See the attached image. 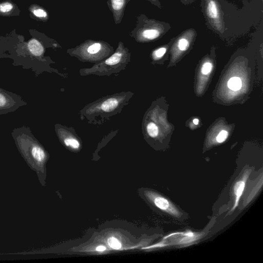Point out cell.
Here are the masks:
<instances>
[{"label":"cell","instance_id":"cell-14","mask_svg":"<svg viewBox=\"0 0 263 263\" xmlns=\"http://www.w3.org/2000/svg\"><path fill=\"white\" fill-rule=\"evenodd\" d=\"M145 130L146 134L152 138L156 137L158 135V128L154 122H150L146 124Z\"/></svg>","mask_w":263,"mask_h":263},{"label":"cell","instance_id":"cell-24","mask_svg":"<svg viewBox=\"0 0 263 263\" xmlns=\"http://www.w3.org/2000/svg\"><path fill=\"white\" fill-rule=\"evenodd\" d=\"M261 1H262V0H261Z\"/></svg>","mask_w":263,"mask_h":263},{"label":"cell","instance_id":"cell-3","mask_svg":"<svg viewBox=\"0 0 263 263\" xmlns=\"http://www.w3.org/2000/svg\"><path fill=\"white\" fill-rule=\"evenodd\" d=\"M131 53L123 43L120 41L113 53L99 63L95 64L90 68H83L79 70L81 76L96 75L110 76L125 69L130 62Z\"/></svg>","mask_w":263,"mask_h":263},{"label":"cell","instance_id":"cell-5","mask_svg":"<svg viewBox=\"0 0 263 263\" xmlns=\"http://www.w3.org/2000/svg\"><path fill=\"white\" fill-rule=\"evenodd\" d=\"M136 18L135 27L129 32V35L138 43L156 41L164 35L171 28L168 23L149 18L144 14L138 15Z\"/></svg>","mask_w":263,"mask_h":263},{"label":"cell","instance_id":"cell-15","mask_svg":"<svg viewBox=\"0 0 263 263\" xmlns=\"http://www.w3.org/2000/svg\"><path fill=\"white\" fill-rule=\"evenodd\" d=\"M241 81L239 78L233 77L231 78L228 82V87L234 91L239 90L241 87Z\"/></svg>","mask_w":263,"mask_h":263},{"label":"cell","instance_id":"cell-23","mask_svg":"<svg viewBox=\"0 0 263 263\" xmlns=\"http://www.w3.org/2000/svg\"><path fill=\"white\" fill-rule=\"evenodd\" d=\"M198 122H199V120L198 119H195L193 120V123L195 124V125H197L198 124Z\"/></svg>","mask_w":263,"mask_h":263},{"label":"cell","instance_id":"cell-19","mask_svg":"<svg viewBox=\"0 0 263 263\" xmlns=\"http://www.w3.org/2000/svg\"><path fill=\"white\" fill-rule=\"evenodd\" d=\"M212 65L210 62H206L203 64L202 67L201 71L204 74H208L211 70Z\"/></svg>","mask_w":263,"mask_h":263},{"label":"cell","instance_id":"cell-10","mask_svg":"<svg viewBox=\"0 0 263 263\" xmlns=\"http://www.w3.org/2000/svg\"><path fill=\"white\" fill-rule=\"evenodd\" d=\"M29 16L31 18L40 22H47L49 18L48 12L42 6L33 4L28 7Z\"/></svg>","mask_w":263,"mask_h":263},{"label":"cell","instance_id":"cell-16","mask_svg":"<svg viewBox=\"0 0 263 263\" xmlns=\"http://www.w3.org/2000/svg\"><path fill=\"white\" fill-rule=\"evenodd\" d=\"M167 47L163 46L154 50L151 54L153 60H158L162 58L166 52Z\"/></svg>","mask_w":263,"mask_h":263},{"label":"cell","instance_id":"cell-8","mask_svg":"<svg viewBox=\"0 0 263 263\" xmlns=\"http://www.w3.org/2000/svg\"><path fill=\"white\" fill-rule=\"evenodd\" d=\"M27 104L21 96L0 87V115L13 112Z\"/></svg>","mask_w":263,"mask_h":263},{"label":"cell","instance_id":"cell-13","mask_svg":"<svg viewBox=\"0 0 263 263\" xmlns=\"http://www.w3.org/2000/svg\"><path fill=\"white\" fill-rule=\"evenodd\" d=\"M154 202L158 208L161 210L168 211L171 209V205L168 201L162 197L156 196L154 199Z\"/></svg>","mask_w":263,"mask_h":263},{"label":"cell","instance_id":"cell-22","mask_svg":"<svg viewBox=\"0 0 263 263\" xmlns=\"http://www.w3.org/2000/svg\"><path fill=\"white\" fill-rule=\"evenodd\" d=\"M105 249H106V248L103 246H98L96 248V250L98 251H103L105 250Z\"/></svg>","mask_w":263,"mask_h":263},{"label":"cell","instance_id":"cell-17","mask_svg":"<svg viewBox=\"0 0 263 263\" xmlns=\"http://www.w3.org/2000/svg\"><path fill=\"white\" fill-rule=\"evenodd\" d=\"M108 244L111 248L114 249H119L121 247L120 242L115 237H110L108 239Z\"/></svg>","mask_w":263,"mask_h":263},{"label":"cell","instance_id":"cell-21","mask_svg":"<svg viewBox=\"0 0 263 263\" xmlns=\"http://www.w3.org/2000/svg\"><path fill=\"white\" fill-rule=\"evenodd\" d=\"M180 2L185 5H188L193 3L194 0H180Z\"/></svg>","mask_w":263,"mask_h":263},{"label":"cell","instance_id":"cell-20","mask_svg":"<svg viewBox=\"0 0 263 263\" xmlns=\"http://www.w3.org/2000/svg\"><path fill=\"white\" fill-rule=\"evenodd\" d=\"M147 1H148L152 4L156 6L158 8H159V9L162 8V6H161V3L160 2V1L159 0H147Z\"/></svg>","mask_w":263,"mask_h":263},{"label":"cell","instance_id":"cell-9","mask_svg":"<svg viewBox=\"0 0 263 263\" xmlns=\"http://www.w3.org/2000/svg\"><path fill=\"white\" fill-rule=\"evenodd\" d=\"M130 0H107V5L112 14L116 25L120 24L124 16L127 5Z\"/></svg>","mask_w":263,"mask_h":263},{"label":"cell","instance_id":"cell-12","mask_svg":"<svg viewBox=\"0 0 263 263\" xmlns=\"http://www.w3.org/2000/svg\"><path fill=\"white\" fill-rule=\"evenodd\" d=\"M245 182L243 180L238 181L235 184L234 187V192L236 196V200L233 209L235 208L237 205L239 198L241 197L245 189Z\"/></svg>","mask_w":263,"mask_h":263},{"label":"cell","instance_id":"cell-4","mask_svg":"<svg viewBox=\"0 0 263 263\" xmlns=\"http://www.w3.org/2000/svg\"><path fill=\"white\" fill-rule=\"evenodd\" d=\"M114 48L106 41L88 39L80 45L67 50L70 57L82 62L97 64L114 52Z\"/></svg>","mask_w":263,"mask_h":263},{"label":"cell","instance_id":"cell-1","mask_svg":"<svg viewBox=\"0 0 263 263\" xmlns=\"http://www.w3.org/2000/svg\"><path fill=\"white\" fill-rule=\"evenodd\" d=\"M12 137L21 156L31 170L34 171L42 185L45 184L46 163L49 154L32 134L29 127L15 128Z\"/></svg>","mask_w":263,"mask_h":263},{"label":"cell","instance_id":"cell-18","mask_svg":"<svg viewBox=\"0 0 263 263\" xmlns=\"http://www.w3.org/2000/svg\"><path fill=\"white\" fill-rule=\"evenodd\" d=\"M228 135V132L226 130H221L218 136H217L216 140L218 142H223L227 138Z\"/></svg>","mask_w":263,"mask_h":263},{"label":"cell","instance_id":"cell-7","mask_svg":"<svg viewBox=\"0 0 263 263\" xmlns=\"http://www.w3.org/2000/svg\"><path fill=\"white\" fill-rule=\"evenodd\" d=\"M54 129L59 140L65 146L75 151L81 148V140L74 128L61 124H55Z\"/></svg>","mask_w":263,"mask_h":263},{"label":"cell","instance_id":"cell-11","mask_svg":"<svg viewBox=\"0 0 263 263\" xmlns=\"http://www.w3.org/2000/svg\"><path fill=\"white\" fill-rule=\"evenodd\" d=\"M21 10L18 6L11 0H6L0 2V16H19Z\"/></svg>","mask_w":263,"mask_h":263},{"label":"cell","instance_id":"cell-2","mask_svg":"<svg viewBox=\"0 0 263 263\" xmlns=\"http://www.w3.org/2000/svg\"><path fill=\"white\" fill-rule=\"evenodd\" d=\"M134 94L132 91H123L100 98L81 109L80 118L90 124L101 125L121 113Z\"/></svg>","mask_w":263,"mask_h":263},{"label":"cell","instance_id":"cell-6","mask_svg":"<svg viewBox=\"0 0 263 263\" xmlns=\"http://www.w3.org/2000/svg\"><path fill=\"white\" fill-rule=\"evenodd\" d=\"M201 6L209 28L217 33H223L225 29L223 14L218 0H202Z\"/></svg>","mask_w":263,"mask_h":263}]
</instances>
